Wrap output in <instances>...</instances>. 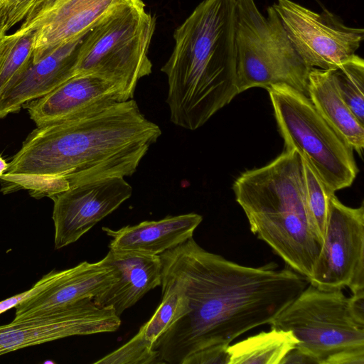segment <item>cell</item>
I'll return each mask as SVG.
<instances>
[{
	"instance_id": "obj_25",
	"label": "cell",
	"mask_w": 364,
	"mask_h": 364,
	"mask_svg": "<svg viewBox=\"0 0 364 364\" xmlns=\"http://www.w3.org/2000/svg\"><path fill=\"white\" fill-rule=\"evenodd\" d=\"M37 0H0V26L4 33L26 17Z\"/></svg>"
},
{
	"instance_id": "obj_7",
	"label": "cell",
	"mask_w": 364,
	"mask_h": 364,
	"mask_svg": "<svg viewBox=\"0 0 364 364\" xmlns=\"http://www.w3.org/2000/svg\"><path fill=\"white\" fill-rule=\"evenodd\" d=\"M234 31L239 93L283 84L308 96L311 68L292 46L272 6L265 17L254 0H235Z\"/></svg>"
},
{
	"instance_id": "obj_6",
	"label": "cell",
	"mask_w": 364,
	"mask_h": 364,
	"mask_svg": "<svg viewBox=\"0 0 364 364\" xmlns=\"http://www.w3.org/2000/svg\"><path fill=\"white\" fill-rule=\"evenodd\" d=\"M271 327L292 331L296 347L317 364H364V326L353 316L342 289L309 283Z\"/></svg>"
},
{
	"instance_id": "obj_3",
	"label": "cell",
	"mask_w": 364,
	"mask_h": 364,
	"mask_svg": "<svg viewBox=\"0 0 364 364\" xmlns=\"http://www.w3.org/2000/svg\"><path fill=\"white\" fill-rule=\"evenodd\" d=\"M235 9V0H203L175 31L174 48L161 68L175 125L196 130L240 94Z\"/></svg>"
},
{
	"instance_id": "obj_22",
	"label": "cell",
	"mask_w": 364,
	"mask_h": 364,
	"mask_svg": "<svg viewBox=\"0 0 364 364\" xmlns=\"http://www.w3.org/2000/svg\"><path fill=\"white\" fill-rule=\"evenodd\" d=\"M33 34L15 31L0 36V94L33 62Z\"/></svg>"
},
{
	"instance_id": "obj_26",
	"label": "cell",
	"mask_w": 364,
	"mask_h": 364,
	"mask_svg": "<svg viewBox=\"0 0 364 364\" xmlns=\"http://www.w3.org/2000/svg\"><path fill=\"white\" fill-rule=\"evenodd\" d=\"M65 269L53 270L45 274L29 290L20 293L0 301V314L11 308H15L20 303L27 301L55 284L65 274Z\"/></svg>"
},
{
	"instance_id": "obj_13",
	"label": "cell",
	"mask_w": 364,
	"mask_h": 364,
	"mask_svg": "<svg viewBox=\"0 0 364 364\" xmlns=\"http://www.w3.org/2000/svg\"><path fill=\"white\" fill-rule=\"evenodd\" d=\"M124 0H37L17 30L33 34V63L84 36Z\"/></svg>"
},
{
	"instance_id": "obj_15",
	"label": "cell",
	"mask_w": 364,
	"mask_h": 364,
	"mask_svg": "<svg viewBox=\"0 0 364 364\" xmlns=\"http://www.w3.org/2000/svg\"><path fill=\"white\" fill-rule=\"evenodd\" d=\"M86 35V34H85ZM85 35L32 63L0 94V118L18 112L25 104L49 93L75 75Z\"/></svg>"
},
{
	"instance_id": "obj_16",
	"label": "cell",
	"mask_w": 364,
	"mask_h": 364,
	"mask_svg": "<svg viewBox=\"0 0 364 364\" xmlns=\"http://www.w3.org/2000/svg\"><path fill=\"white\" fill-rule=\"evenodd\" d=\"M101 260L115 270L117 280L93 301L99 306L112 308L119 316L161 285L162 263L159 255L109 250Z\"/></svg>"
},
{
	"instance_id": "obj_5",
	"label": "cell",
	"mask_w": 364,
	"mask_h": 364,
	"mask_svg": "<svg viewBox=\"0 0 364 364\" xmlns=\"http://www.w3.org/2000/svg\"><path fill=\"white\" fill-rule=\"evenodd\" d=\"M154 28V18L142 0H124L86 33L75 75L102 78L123 100L133 99L138 81L151 73L148 50Z\"/></svg>"
},
{
	"instance_id": "obj_14",
	"label": "cell",
	"mask_w": 364,
	"mask_h": 364,
	"mask_svg": "<svg viewBox=\"0 0 364 364\" xmlns=\"http://www.w3.org/2000/svg\"><path fill=\"white\" fill-rule=\"evenodd\" d=\"M117 280L115 270L102 260L82 262L65 269L63 277L48 289L18 304L14 320L47 314L82 299H93Z\"/></svg>"
},
{
	"instance_id": "obj_19",
	"label": "cell",
	"mask_w": 364,
	"mask_h": 364,
	"mask_svg": "<svg viewBox=\"0 0 364 364\" xmlns=\"http://www.w3.org/2000/svg\"><path fill=\"white\" fill-rule=\"evenodd\" d=\"M162 299L151 318L138 333L95 364H157L156 343L171 324L186 311L184 300L173 287L161 284Z\"/></svg>"
},
{
	"instance_id": "obj_9",
	"label": "cell",
	"mask_w": 364,
	"mask_h": 364,
	"mask_svg": "<svg viewBox=\"0 0 364 364\" xmlns=\"http://www.w3.org/2000/svg\"><path fill=\"white\" fill-rule=\"evenodd\" d=\"M292 46L310 68H334L355 54L364 30L346 26L324 9L314 12L291 0L272 5Z\"/></svg>"
},
{
	"instance_id": "obj_1",
	"label": "cell",
	"mask_w": 364,
	"mask_h": 364,
	"mask_svg": "<svg viewBox=\"0 0 364 364\" xmlns=\"http://www.w3.org/2000/svg\"><path fill=\"white\" fill-rule=\"evenodd\" d=\"M159 256L161 284L180 293L186 311L158 339L157 364H183L198 352L227 348L243 333L270 324L309 284L273 262L250 267L227 259L193 237Z\"/></svg>"
},
{
	"instance_id": "obj_17",
	"label": "cell",
	"mask_w": 364,
	"mask_h": 364,
	"mask_svg": "<svg viewBox=\"0 0 364 364\" xmlns=\"http://www.w3.org/2000/svg\"><path fill=\"white\" fill-rule=\"evenodd\" d=\"M114 101L124 100L112 85L95 75L76 74L49 93L27 102L23 107L39 127L95 105Z\"/></svg>"
},
{
	"instance_id": "obj_8",
	"label": "cell",
	"mask_w": 364,
	"mask_h": 364,
	"mask_svg": "<svg viewBox=\"0 0 364 364\" xmlns=\"http://www.w3.org/2000/svg\"><path fill=\"white\" fill-rule=\"evenodd\" d=\"M266 90L285 149L296 151L331 192L350 186L359 171L353 151L322 117L309 97L283 84Z\"/></svg>"
},
{
	"instance_id": "obj_24",
	"label": "cell",
	"mask_w": 364,
	"mask_h": 364,
	"mask_svg": "<svg viewBox=\"0 0 364 364\" xmlns=\"http://www.w3.org/2000/svg\"><path fill=\"white\" fill-rule=\"evenodd\" d=\"M301 158L309 210L315 228L323 240L327 221L328 200L331 195L335 193L327 188L306 160L302 156Z\"/></svg>"
},
{
	"instance_id": "obj_10",
	"label": "cell",
	"mask_w": 364,
	"mask_h": 364,
	"mask_svg": "<svg viewBox=\"0 0 364 364\" xmlns=\"http://www.w3.org/2000/svg\"><path fill=\"white\" fill-rule=\"evenodd\" d=\"M309 283L322 289H364V205L351 208L331 195L323 245Z\"/></svg>"
},
{
	"instance_id": "obj_11",
	"label": "cell",
	"mask_w": 364,
	"mask_h": 364,
	"mask_svg": "<svg viewBox=\"0 0 364 364\" xmlns=\"http://www.w3.org/2000/svg\"><path fill=\"white\" fill-rule=\"evenodd\" d=\"M122 321L115 311L85 299L47 314L0 326V355L73 336L117 331Z\"/></svg>"
},
{
	"instance_id": "obj_12",
	"label": "cell",
	"mask_w": 364,
	"mask_h": 364,
	"mask_svg": "<svg viewBox=\"0 0 364 364\" xmlns=\"http://www.w3.org/2000/svg\"><path fill=\"white\" fill-rule=\"evenodd\" d=\"M132 191L124 178L111 177L72 186L50 197L55 249L78 240L129 199Z\"/></svg>"
},
{
	"instance_id": "obj_23",
	"label": "cell",
	"mask_w": 364,
	"mask_h": 364,
	"mask_svg": "<svg viewBox=\"0 0 364 364\" xmlns=\"http://www.w3.org/2000/svg\"><path fill=\"white\" fill-rule=\"evenodd\" d=\"M343 101L364 124V60L355 54L351 58L331 69Z\"/></svg>"
},
{
	"instance_id": "obj_4",
	"label": "cell",
	"mask_w": 364,
	"mask_h": 364,
	"mask_svg": "<svg viewBox=\"0 0 364 364\" xmlns=\"http://www.w3.org/2000/svg\"><path fill=\"white\" fill-rule=\"evenodd\" d=\"M232 190L251 232L309 282L323 240L309 210L301 155L285 149L269 164L242 173Z\"/></svg>"
},
{
	"instance_id": "obj_21",
	"label": "cell",
	"mask_w": 364,
	"mask_h": 364,
	"mask_svg": "<svg viewBox=\"0 0 364 364\" xmlns=\"http://www.w3.org/2000/svg\"><path fill=\"white\" fill-rule=\"evenodd\" d=\"M297 344L292 331L271 327L269 331H262L229 345L228 364H281Z\"/></svg>"
},
{
	"instance_id": "obj_29",
	"label": "cell",
	"mask_w": 364,
	"mask_h": 364,
	"mask_svg": "<svg viewBox=\"0 0 364 364\" xmlns=\"http://www.w3.org/2000/svg\"><path fill=\"white\" fill-rule=\"evenodd\" d=\"M2 34H5V33H4L2 32V31H1V26H0V36H1V35H2Z\"/></svg>"
},
{
	"instance_id": "obj_18",
	"label": "cell",
	"mask_w": 364,
	"mask_h": 364,
	"mask_svg": "<svg viewBox=\"0 0 364 364\" xmlns=\"http://www.w3.org/2000/svg\"><path fill=\"white\" fill-rule=\"evenodd\" d=\"M202 220V215L191 213L143 221L119 230L102 227V230L112 238L109 250L159 255L192 237Z\"/></svg>"
},
{
	"instance_id": "obj_20",
	"label": "cell",
	"mask_w": 364,
	"mask_h": 364,
	"mask_svg": "<svg viewBox=\"0 0 364 364\" xmlns=\"http://www.w3.org/2000/svg\"><path fill=\"white\" fill-rule=\"evenodd\" d=\"M307 94L319 114L334 132L360 156L364 147V124L342 99L331 70L311 68Z\"/></svg>"
},
{
	"instance_id": "obj_27",
	"label": "cell",
	"mask_w": 364,
	"mask_h": 364,
	"mask_svg": "<svg viewBox=\"0 0 364 364\" xmlns=\"http://www.w3.org/2000/svg\"><path fill=\"white\" fill-rule=\"evenodd\" d=\"M348 303L353 318L364 326V289L353 292L348 297Z\"/></svg>"
},
{
	"instance_id": "obj_28",
	"label": "cell",
	"mask_w": 364,
	"mask_h": 364,
	"mask_svg": "<svg viewBox=\"0 0 364 364\" xmlns=\"http://www.w3.org/2000/svg\"><path fill=\"white\" fill-rule=\"evenodd\" d=\"M9 163L0 156V177L7 171Z\"/></svg>"
},
{
	"instance_id": "obj_2",
	"label": "cell",
	"mask_w": 364,
	"mask_h": 364,
	"mask_svg": "<svg viewBox=\"0 0 364 364\" xmlns=\"http://www.w3.org/2000/svg\"><path fill=\"white\" fill-rule=\"evenodd\" d=\"M161 135L134 99L95 105L32 131L0 177L2 191L50 198L72 186L132 176Z\"/></svg>"
}]
</instances>
